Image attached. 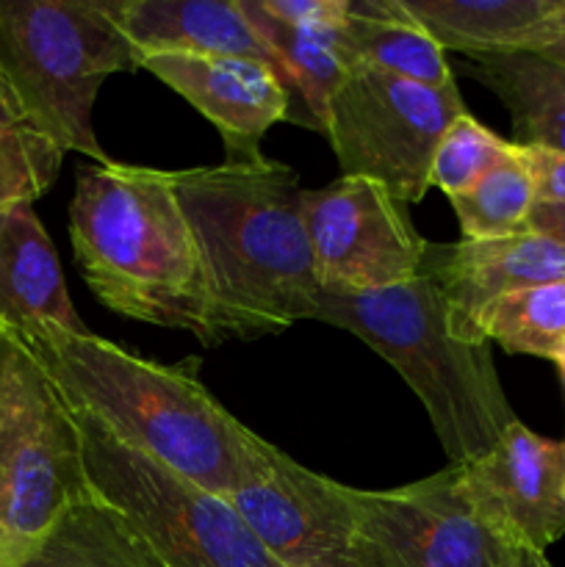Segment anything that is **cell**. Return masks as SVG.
<instances>
[{
    "instance_id": "7",
    "label": "cell",
    "mask_w": 565,
    "mask_h": 567,
    "mask_svg": "<svg viewBox=\"0 0 565 567\" xmlns=\"http://www.w3.org/2000/svg\"><path fill=\"white\" fill-rule=\"evenodd\" d=\"M72 415L89 493L125 520L161 567H282L227 498L125 446L92 415Z\"/></svg>"
},
{
    "instance_id": "2",
    "label": "cell",
    "mask_w": 565,
    "mask_h": 567,
    "mask_svg": "<svg viewBox=\"0 0 565 567\" xmlns=\"http://www.w3.org/2000/svg\"><path fill=\"white\" fill-rule=\"evenodd\" d=\"M17 336V332H14ZM20 338L66 408L116 441L227 498L269 463V441L227 413L186 369L144 360L94 332L42 324Z\"/></svg>"
},
{
    "instance_id": "33",
    "label": "cell",
    "mask_w": 565,
    "mask_h": 567,
    "mask_svg": "<svg viewBox=\"0 0 565 567\" xmlns=\"http://www.w3.org/2000/svg\"><path fill=\"white\" fill-rule=\"evenodd\" d=\"M557 374H559V382H563V388H565V360H559L557 363Z\"/></svg>"
},
{
    "instance_id": "23",
    "label": "cell",
    "mask_w": 565,
    "mask_h": 567,
    "mask_svg": "<svg viewBox=\"0 0 565 567\" xmlns=\"http://www.w3.org/2000/svg\"><path fill=\"white\" fill-rule=\"evenodd\" d=\"M485 338L510 354L565 360V280L499 299L485 319Z\"/></svg>"
},
{
    "instance_id": "13",
    "label": "cell",
    "mask_w": 565,
    "mask_h": 567,
    "mask_svg": "<svg viewBox=\"0 0 565 567\" xmlns=\"http://www.w3.org/2000/svg\"><path fill=\"white\" fill-rule=\"evenodd\" d=\"M424 275L441 293L452 336L485 343V319L499 299L565 280V247L530 230L491 241H430Z\"/></svg>"
},
{
    "instance_id": "16",
    "label": "cell",
    "mask_w": 565,
    "mask_h": 567,
    "mask_svg": "<svg viewBox=\"0 0 565 567\" xmlns=\"http://www.w3.org/2000/svg\"><path fill=\"white\" fill-rule=\"evenodd\" d=\"M42 324L89 332L33 205H9L0 208V327L22 336Z\"/></svg>"
},
{
    "instance_id": "12",
    "label": "cell",
    "mask_w": 565,
    "mask_h": 567,
    "mask_svg": "<svg viewBox=\"0 0 565 567\" xmlns=\"http://www.w3.org/2000/svg\"><path fill=\"white\" fill-rule=\"evenodd\" d=\"M352 491L275 446L269 463L233 491L227 504L282 567H310L347 557L355 532Z\"/></svg>"
},
{
    "instance_id": "31",
    "label": "cell",
    "mask_w": 565,
    "mask_h": 567,
    "mask_svg": "<svg viewBox=\"0 0 565 567\" xmlns=\"http://www.w3.org/2000/svg\"><path fill=\"white\" fill-rule=\"evenodd\" d=\"M513 567H554V565L548 563L546 554L532 551V548H518V551H515Z\"/></svg>"
},
{
    "instance_id": "22",
    "label": "cell",
    "mask_w": 565,
    "mask_h": 567,
    "mask_svg": "<svg viewBox=\"0 0 565 567\" xmlns=\"http://www.w3.org/2000/svg\"><path fill=\"white\" fill-rule=\"evenodd\" d=\"M449 203L458 216L463 238L469 241H491V238L526 233V221L537 199L530 166L521 158L518 147L510 142L504 158L474 186L454 194Z\"/></svg>"
},
{
    "instance_id": "30",
    "label": "cell",
    "mask_w": 565,
    "mask_h": 567,
    "mask_svg": "<svg viewBox=\"0 0 565 567\" xmlns=\"http://www.w3.org/2000/svg\"><path fill=\"white\" fill-rule=\"evenodd\" d=\"M14 125H28V122L25 116H22V109L20 103H17L14 92H11L3 66H0V127H14Z\"/></svg>"
},
{
    "instance_id": "27",
    "label": "cell",
    "mask_w": 565,
    "mask_h": 567,
    "mask_svg": "<svg viewBox=\"0 0 565 567\" xmlns=\"http://www.w3.org/2000/svg\"><path fill=\"white\" fill-rule=\"evenodd\" d=\"M518 153L530 166L537 203H565V153L543 147H518Z\"/></svg>"
},
{
    "instance_id": "8",
    "label": "cell",
    "mask_w": 565,
    "mask_h": 567,
    "mask_svg": "<svg viewBox=\"0 0 565 567\" xmlns=\"http://www.w3.org/2000/svg\"><path fill=\"white\" fill-rule=\"evenodd\" d=\"M465 114L458 83L427 86L386 72L352 70L327 109L325 136L343 175L382 183L399 203H421L446 127Z\"/></svg>"
},
{
    "instance_id": "10",
    "label": "cell",
    "mask_w": 565,
    "mask_h": 567,
    "mask_svg": "<svg viewBox=\"0 0 565 567\" xmlns=\"http://www.w3.org/2000/svg\"><path fill=\"white\" fill-rule=\"evenodd\" d=\"M302 214L321 291L371 293L424 271L430 241L382 183L343 175L302 192Z\"/></svg>"
},
{
    "instance_id": "9",
    "label": "cell",
    "mask_w": 565,
    "mask_h": 567,
    "mask_svg": "<svg viewBox=\"0 0 565 567\" xmlns=\"http://www.w3.org/2000/svg\"><path fill=\"white\" fill-rule=\"evenodd\" d=\"M352 567H513L515 551L476 515L458 485V468L391 491H352Z\"/></svg>"
},
{
    "instance_id": "15",
    "label": "cell",
    "mask_w": 565,
    "mask_h": 567,
    "mask_svg": "<svg viewBox=\"0 0 565 567\" xmlns=\"http://www.w3.org/2000/svg\"><path fill=\"white\" fill-rule=\"evenodd\" d=\"M109 6L138 61L158 53L230 55L264 61L282 75L280 59L244 14L242 0H109Z\"/></svg>"
},
{
    "instance_id": "4",
    "label": "cell",
    "mask_w": 565,
    "mask_h": 567,
    "mask_svg": "<svg viewBox=\"0 0 565 567\" xmlns=\"http://www.w3.org/2000/svg\"><path fill=\"white\" fill-rule=\"evenodd\" d=\"M316 319L352 332L399 371L452 465L474 463L518 421L499 382L491 341L452 336L441 293L424 271L371 293L321 291Z\"/></svg>"
},
{
    "instance_id": "6",
    "label": "cell",
    "mask_w": 565,
    "mask_h": 567,
    "mask_svg": "<svg viewBox=\"0 0 565 567\" xmlns=\"http://www.w3.org/2000/svg\"><path fill=\"white\" fill-rule=\"evenodd\" d=\"M75 415L25 343L0 327V567H22L89 502Z\"/></svg>"
},
{
    "instance_id": "5",
    "label": "cell",
    "mask_w": 565,
    "mask_h": 567,
    "mask_svg": "<svg viewBox=\"0 0 565 567\" xmlns=\"http://www.w3.org/2000/svg\"><path fill=\"white\" fill-rule=\"evenodd\" d=\"M0 66L28 125L114 164L94 136V100L105 78L136 70L138 53L109 0H0Z\"/></svg>"
},
{
    "instance_id": "20",
    "label": "cell",
    "mask_w": 565,
    "mask_h": 567,
    "mask_svg": "<svg viewBox=\"0 0 565 567\" xmlns=\"http://www.w3.org/2000/svg\"><path fill=\"white\" fill-rule=\"evenodd\" d=\"M242 9L277 53L288 86L302 94L310 127L325 133L330 100L349 72L338 55V25H282L260 9L258 0H242Z\"/></svg>"
},
{
    "instance_id": "21",
    "label": "cell",
    "mask_w": 565,
    "mask_h": 567,
    "mask_svg": "<svg viewBox=\"0 0 565 567\" xmlns=\"http://www.w3.org/2000/svg\"><path fill=\"white\" fill-rule=\"evenodd\" d=\"M22 567H161L125 520L100 502L78 504Z\"/></svg>"
},
{
    "instance_id": "11",
    "label": "cell",
    "mask_w": 565,
    "mask_h": 567,
    "mask_svg": "<svg viewBox=\"0 0 565 567\" xmlns=\"http://www.w3.org/2000/svg\"><path fill=\"white\" fill-rule=\"evenodd\" d=\"M454 468L465 502L513 546L546 554L565 535V441L515 421L491 452Z\"/></svg>"
},
{
    "instance_id": "17",
    "label": "cell",
    "mask_w": 565,
    "mask_h": 567,
    "mask_svg": "<svg viewBox=\"0 0 565 567\" xmlns=\"http://www.w3.org/2000/svg\"><path fill=\"white\" fill-rule=\"evenodd\" d=\"M336 39L349 72H386L427 86L458 83L446 50L399 17L391 0H349V17L338 25Z\"/></svg>"
},
{
    "instance_id": "29",
    "label": "cell",
    "mask_w": 565,
    "mask_h": 567,
    "mask_svg": "<svg viewBox=\"0 0 565 567\" xmlns=\"http://www.w3.org/2000/svg\"><path fill=\"white\" fill-rule=\"evenodd\" d=\"M526 230L552 238L565 247V203H535Z\"/></svg>"
},
{
    "instance_id": "32",
    "label": "cell",
    "mask_w": 565,
    "mask_h": 567,
    "mask_svg": "<svg viewBox=\"0 0 565 567\" xmlns=\"http://www.w3.org/2000/svg\"><path fill=\"white\" fill-rule=\"evenodd\" d=\"M310 567H352V565H349L347 559H343V557H336V559H325V563L310 565Z\"/></svg>"
},
{
    "instance_id": "1",
    "label": "cell",
    "mask_w": 565,
    "mask_h": 567,
    "mask_svg": "<svg viewBox=\"0 0 565 567\" xmlns=\"http://www.w3.org/2000/svg\"><path fill=\"white\" fill-rule=\"evenodd\" d=\"M170 175L197 241L219 343L316 319L321 286L291 166L260 155Z\"/></svg>"
},
{
    "instance_id": "18",
    "label": "cell",
    "mask_w": 565,
    "mask_h": 567,
    "mask_svg": "<svg viewBox=\"0 0 565 567\" xmlns=\"http://www.w3.org/2000/svg\"><path fill=\"white\" fill-rule=\"evenodd\" d=\"M463 72L510 111L513 144L565 153V66L532 53H493L465 55Z\"/></svg>"
},
{
    "instance_id": "3",
    "label": "cell",
    "mask_w": 565,
    "mask_h": 567,
    "mask_svg": "<svg viewBox=\"0 0 565 567\" xmlns=\"http://www.w3.org/2000/svg\"><path fill=\"white\" fill-rule=\"evenodd\" d=\"M75 175L70 241L100 305L219 347L203 260L170 172L114 161L78 166Z\"/></svg>"
},
{
    "instance_id": "19",
    "label": "cell",
    "mask_w": 565,
    "mask_h": 567,
    "mask_svg": "<svg viewBox=\"0 0 565 567\" xmlns=\"http://www.w3.org/2000/svg\"><path fill=\"white\" fill-rule=\"evenodd\" d=\"M399 17L465 55L521 53L559 0H391Z\"/></svg>"
},
{
    "instance_id": "14",
    "label": "cell",
    "mask_w": 565,
    "mask_h": 567,
    "mask_svg": "<svg viewBox=\"0 0 565 567\" xmlns=\"http://www.w3.org/2000/svg\"><path fill=\"white\" fill-rule=\"evenodd\" d=\"M194 105L222 136L227 161L260 158V138L291 120V86L275 66L230 55L158 53L138 61Z\"/></svg>"
},
{
    "instance_id": "24",
    "label": "cell",
    "mask_w": 565,
    "mask_h": 567,
    "mask_svg": "<svg viewBox=\"0 0 565 567\" xmlns=\"http://www.w3.org/2000/svg\"><path fill=\"white\" fill-rule=\"evenodd\" d=\"M66 150L31 125L0 127V208L33 205L59 177Z\"/></svg>"
},
{
    "instance_id": "26",
    "label": "cell",
    "mask_w": 565,
    "mask_h": 567,
    "mask_svg": "<svg viewBox=\"0 0 565 567\" xmlns=\"http://www.w3.org/2000/svg\"><path fill=\"white\" fill-rule=\"evenodd\" d=\"M260 9L282 25H341L349 0H258Z\"/></svg>"
},
{
    "instance_id": "25",
    "label": "cell",
    "mask_w": 565,
    "mask_h": 567,
    "mask_svg": "<svg viewBox=\"0 0 565 567\" xmlns=\"http://www.w3.org/2000/svg\"><path fill=\"white\" fill-rule=\"evenodd\" d=\"M510 142L487 131L465 111L443 133L430 166V188H441L449 199L474 186L507 153Z\"/></svg>"
},
{
    "instance_id": "28",
    "label": "cell",
    "mask_w": 565,
    "mask_h": 567,
    "mask_svg": "<svg viewBox=\"0 0 565 567\" xmlns=\"http://www.w3.org/2000/svg\"><path fill=\"white\" fill-rule=\"evenodd\" d=\"M521 53L541 55V59L565 66V0H559L557 11L548 14L546 20L526 37Z\"/></svg>"
}]
</instances>
